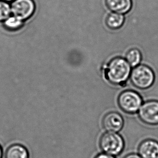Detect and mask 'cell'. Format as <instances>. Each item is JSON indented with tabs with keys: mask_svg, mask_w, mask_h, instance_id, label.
<instances>
[{
	"mask_svg": "<svg viewBox=\"0 0 158 158\" xmlns=\"http://www.w3.org/2000/svg\"><path fill=\"white\" fill-rule=\"evenodd\" d=\"M140 119L149 125H158V101H148L142 104L138 111Z\"/></svg>",
	"mask_w": 158,
	"mask_h": 158,
	"instance_id": "obj_6",
	"label": "cell"
},
{
	"mask_svg": "<svg viewBox=\"0 0 158 158\" xmlns=\"http://www.w3.org/2000/svg\"><path fill=\"white\" fill-rule=\"evenodd\" d=\"M130 80L135 87L144 90L152 86L155 81V75L150 67L138 65L131 71Z\"/></svg>",
	"mask_w": 158,
	"mask_h": 158,
	"instance_id": "obj_2",
	"label": "cell"
},
{
	"mask_svg": "<svg viewBox=\"0 0 158 158\" xmlns=\"http://www.w3.org/2000/svg\"><path fill=\"white\" fill-rule=\"evenodd\" d=\"M2 1H6V2H8V3H9V2H13L14 0H2Z\"/></svg>",
	"mask_w": 158,
	"mask_h": 158,
	"instance_id": "obj_18",
	"label": "cell"
},
{
	"mask_svg": "<svg viewBox=\"0 0 158 158\" xmlns=\"http://www.w3.org/2000/svg\"><path fill=\"white\" fill-rule=\"evenodd\" d=\"M107 8L114 13L125 14L131 10L132 0H105Z\"/></svg>",
	"mask_w": 158,
	"mask_h": 158,
	"instance_id": "obj_9",
	"label": "cell"
},
{
	"mask_svg": "<svg viewBox=\"0 0 158 158\" xmlns=\"http://www.w3.org/2000/svg\"><path fill=\"white\" fill-rule=\"evenodd\" d=\"M138 153L142 158H158V142L153 139L142 141L138 147Z\"/></svg>",
	"mask_w": 158,
	"mask_h": 158,
	"instance_id": "obj_8",
	"label": "cell"
},
{
	"mask_svg": "<svg viewBox=\"0 0 158 158\" xmlns=\"http://www.w3.org/2000/svg\"><path fill=\"white\" fill-rule=\"evenodd\" d=\"M11 15V4L0 0V22H4Z\"/></svg>",
	"mask_w": 158,
	"mask_h": 158,
	"instance_id": "obj_14",
	"label": "cell"
},
{
	"mask_svg": "<svg viewBox=\"0 0 158 158\" xmlns=\"http://www.w3.org/2000/svg\"><path fill=\"white\" fill-rule=\"evenodd\" d=\"M11 14L25 21L34 14L36 4L33 0H14L11 2Z\"/></svg>",
	"mask_w": 158,
	"mask_h": 158,
	"instance_id": "obj_5",
	"label": "cell"
},
{
	"mask_svg": "<svg viewBox=\"0 0 158 158\" xmlns=\"http://www.w3.org/2000/svg\"><path fill=\"white\" fill-rule=\"evenodd\" d=\"M3 156V150L1 146L0 145V158H2Z\"/></svg>",
	"mask_w": 158,
	"mask_h": 158,
	"instance_id": "obj_17",
	"label": "cell"
},
{
	"mask_svg": "<svg viewBox=\"0 0 158 158\" xmlns=\"http://www.w3.org/2000/svg\"><path fill=\"white\" fill-rule=\"evenodd\" d=\"M104 75L106 79L114 85L126 83L130 77L131 66L125 59L116 57L104 66Z\"/></svg>",
	"mask_w": 158,
	"mask_h": 158,
	"instance_id": "obj_1",
	"label": "cell"
},
{
	"mask_svg": "<svg viewBox=\"0 0 158 158\" xmlns=\"http://www.w3.org/2000/svg\"><path fill=\"white\" fill-rule=\"evenodd\" d=\"M94 158H116L114 156L109 155V154H106L105 153L99 154L96 156Z\"/></svg>",
	"mask_w": 158,
	"mask_h": 158,
	"instance_id": "obj_15",
	"label": "cell"
},
{
	"mask_svg": "<svg viewBox=\"0 0 158 158\" xmlns=\"http://www.w3.org/2000/svg\"><path fill=\"white\" fill-rule=\"evenodd\" d=\"M24 22L19 17L11 14L2 23L6 29L10 31H15L20 30L24 27Z\"/></svg>",
	"mask_w": 158,
	"mask_h": 158,
	"instance_id": "obj_12",
	"label": "cell"
},
{
	"mask_svg": "<svg viewBox=\"0 0 158 158\" xmlns=\"http://www.w3.org/2000/svg\"><path fill=\"white\" fill-rule=\"evenodd\" d=\"M118 105L122 111L128 113L133 114L139 111L143 99L140 95L132 90H126L121 92L118 99Z\"/></svg>",
	"mask_w": 158,
	"mask_h": 158,
	"instance_id": "obj_4",
	"label": "cell"
},
{
	"mask_svg": "<svg viewBox=\"0 0 158 158\" xmlns=\"http://www.w3.org/2000/svg\"><path fill=\"white\" fill-rule=\"evenodd\" d=\"M124 158H142L139 156V154H135V153H130L126 155Z\"/></svg>",
	"mask_w": 158,
	"mask_h": 158,
	"instance_id": "obj_16",
	"label": "cell"
},
{
	"mask_svg": "<svg viewBox=\"0 0 158 158\" xmlns=\"http://www.w3.org/2000/svg\"><path fill=\"white\" fill-rule=\"evenodd\" d=\"M142 55L140 50L136 48L131 49L128 51L126 55V60L130 66L135 67L141 62Z\"/></svg>",
	"mask_w": 158,
	"mask_h": 158,
	"instance_id": "obj_13",
	"label": "cell"
},
{
	"mask_svg": "<svg viewBox=\"0 0 158 158\" xmlns=\"http://www.w3.org/2000/svg\"><path fill=\"white\" fill-rule=\"evenodd\" d=\"M124 124L123 118L116 112H109L103 118V126L108 132H118L122 128Z\"/></svg>",
	"mask_w": 158,
	"mask_h": 158,
	"instance_id": "obj_7",
	"label": "cell"
},
{
	"mask_svg": "<svg viewBox=\"0 0 158 158\" xmlns=\"http://www.w3.org/2000/svg\"><path fill=\"white\" fill-rule=\"evenodd\" d=\"M4 158H29V153L24 146L15 143L7 148Z\"/></svg>",
	"mask_w": 158,
	"mask_h": 158,
	"instance_id": "obj_10",
	"label": "cell"
},
{
	"mask_svg": "<svg viewBox=\"0 0 158 158\" xmlns=\"http://www.w3.org/2000/svg\"><path fill=\"white\" fill-rule=\"evenodd\" d=\"M99 146L103 153L112 156H116L124 151L125 141L119 134L108 132L101 137Z\"/></svg>",
	"mask_w": 158,
	"mask_h": 158,
	"instance_id": "obj_3",
	"label": "cell"
},
{
	"mask_svg": "<svg viewBox=\"0 0 158 158\" xmlns=\"http://www.w3.org/2000/svg\"><path fill=\"white\" fill-rule=\"evenodd\" d=\"M125 22L124 15L116 13H110L106 18L105 22L108 28L112 30H116L123 26Z\"/></svg>",
	"mask_w": 158,
	"mask_h": 158,
	"instance_id": "obj_11",
	"label": "cell"
}]
</instances>
